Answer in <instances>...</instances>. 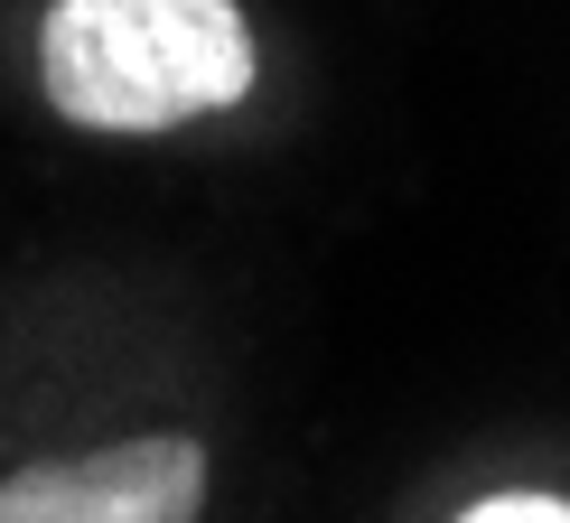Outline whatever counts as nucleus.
<instances>
[{"mask_svg":"<svg viewBox=\"0 0 570 523\" xmlns=\"http://www.w3.org/2000/svg\"><path fill=\"white\" fill-rule=\"evenodd\" d=\"M206 514V440L140 431L85 458H38L0 477V523H197Z\"/></svg>","mask_w":570,"mask_h":523,"instance_id":"2","label":"nucleus"},{"mask_svg":"<svg viewBox=\"0 0 570 523\" xmlns=\"http://www.w3.org/2000/svg\"><path fill=\"white\" fill-rule=\"evenodd\" d=\"M449 523H570V495H542V486H505V495H478L468 514Z\"/></svg>","mask_w":570,"mask_h":523,"instance_id":"3","label":"nucleus"},{"mask_svg":"<svg viewBox=\"0 0 570 523\" xmlns=\"http://www.w3.org/2000/svg\"><path fill=\"white\" fill-rule=\"evenodd\" d=\"M263 57L234 0H57L38 85L76 131H178L244 103Z\"/></svg>","mask_w":570,"mask_h":523,"instance_id":"1","label":"nucleus"}]
</instances>
